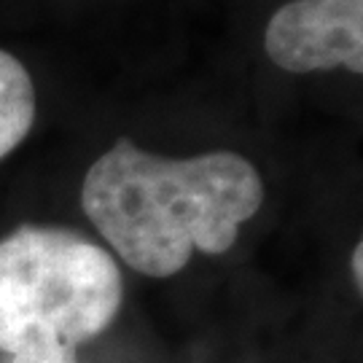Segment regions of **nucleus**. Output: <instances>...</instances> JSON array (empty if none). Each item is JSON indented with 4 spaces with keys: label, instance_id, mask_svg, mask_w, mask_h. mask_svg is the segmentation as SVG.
<instances>
[{
    "label": "nucleus",
    "instance_id": "f257e3e1",
    "mask_svg": "<svg viewBox=\"0 0 363 363\" xmlns=\"http://www.w3.org/2000/svg\"><path fill=\"white\" fill-rule=\"evenodd\" d=\"M264 205L256 164L237 151L169 159L118 138L89 169L81 208L132 269L169 277L194 250L220 256Z\"/></svg>",
    "mask_w": 363,
    "mask_h": 363
},
{
    "label": "nucleus",
    "instance_id": "f03ea898",
    "mask_svg": "<svg viewBox=\"0 0 363 363\" xmlns=\"http://www.w3.org/2000/svg\"><path fill=\"white\" fill-rule=\"evenodd\" d=\"M116 259L62 226H19L0 240V350L52 337L76 347L116 320Z\"/></svg>",
    "mask_w": 363,
    "mask_h": 363
},
{
    "label": "nucleus",
    "instance_id": "7ed1b4c3",
    "mask_svg": "<svg viewBox=\"0 0 363 363\" xmlns=\"http://www.w3.org/2000/svg\"><path fill=\"white\" fill-rule=\"evenodd\" d=\"M264 52L288 73H363V0H288L264 27Z\"/></svg>",
    "mask_w": 363,
    "mask_h": 363
},
{
    "label": "nucleus",
    "instance_id": "20e7f679",
    "mask_svg": "<svg viewBox=\"0 0 363 363\" xmlns=\"http://www.w3.org/2000/svg\"><path fill=\"white\" fill-rule=\"evenodd\" d=\"M35 124V86L27 67L0 49V159L13 154Z\"/></svg>",
    "mask_w": 363,
    "mask_h": 363
},
{
    "label": "nucleus",
    "instance_id": "39448f33",
    "mask_svg": "<svg viewBox=\"0 0 363 363\" xmlns=\"http://www.w3.org/2000/svg\"><path fill=\"white\" fill-rule=\"evenodd\" d=\"M11 355H13L11 363H78L76 347H70V345L52 337L30 339L27 345H22Z\"/></svg>",
    "mask_w": 363,
    "mask_h": 363
},
{
    "label": "nucleus",
    "instance_id": "423d86ee",
    "mask_svg": "<svg viewBox=\"0 0 363 363\" xmlns=\"http://www.w3.org/2000/svg\"><path fill=\"white\" fill-rule=\"evenodd\" d=\"M350 269H352V277H355V288L361 291L363 288V242H355V247H352Z\"/></svg>",
    "mask_w": 363,
    "mask_h": 363
}]
</instances>
